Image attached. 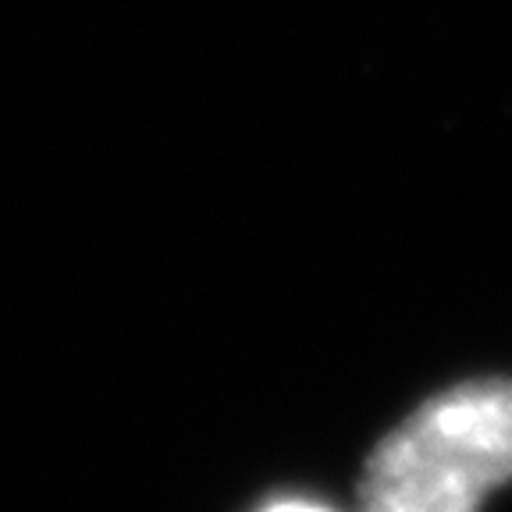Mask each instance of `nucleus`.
<instances>
[{
  "label": "nucleus",
  "mask_w": 512,
  "mask_h": 512,
  "mask_svg": "<svg viewBox=\"0 0 512 512\" xmlns=\"http://www.w3.org/2000/svg\"><path fill=\"white\" fill-rule=\"evenodd\" d=\"M512 480V381L452 384L370 452L360 505L370 512H466Z\"/></svg>",
  "instance_id": "nucleus-1"
}]
</instances>
